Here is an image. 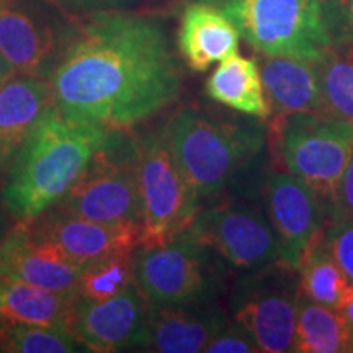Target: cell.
Masks as SVG:
<instances>
[{
  "mask_svg": "<svg viewBox=\"0 0 353 353\" xmlns=\"http://www.w3.org/2000/svg\"><path fill=\"white\" fill-rule=\"evenodd\" d=\"M205 90L213 101L247 117L259 120L272 117L257 61L241 56L239 52L221 61L206 81Z\"/></svg>",
  "mask_w": 353,
  "mask_h": 353,
  "instance_id": "cell-21",
  "label": "cell"
},
{
  "mask_svg": "<svg viewBox=\"0 0 353 353\" xmlns=\"http://www.w3.org/2000/svg\"><path fill=\"white\" fill-rule=\"evenodd\" d=\"M76 296L0 275V322H20L69 330Z\"/></svg>",
  "mask_w": 353,
  "mask_h": 353,
  "instance_id": "cell-20",
  "label": "cell"
},
{
  "mask_svg": "<svg viewBox=\"0 0 353 353\" xmlns=\"http://www.w3.org/2000/svg\"><path fill=\"white\" fill-rule=\"evenodd\" d=\"M229 268L188 229L134 250L136 286L149 304L216 303L229 286Z\"/></svg>",
  "mask_w": 353,
  "mask_h": 353,
  "instance_id": "cell-5",
  "label": "cell"
},
{
  "mask_svg": "<svg viewBox=\"0 0 353 353\" xmlns=\"http://www.w3.org/2000/svg\"><path fill=\"white\" fill-rule=\"evenodd\" d=\"M291 352L353 353V330L341 311L299 296Z\"/></svg>",
  "mask_w": 353,
  "mask_h": 353,
  "instance_id": "cell-22",
  "label": "cell"
},
{
  "mask_svg": "<svg viewBox=\"0 0 353 353\" xmlns=\"http://www.w3.org/2000/svg\"><path fill=\"white\" fill-rule=\"evenodd\" d=\"M260 121L228 120L183 108L165 123L176 164L201 203L214 201L262 172L268 128Z\"/></svg>",
  "mask_w": 353,
  "mask_h": 353,
  "instance_id": "cell-3",
  "label": "cell"
},
{
  "mask_svg": "<svg viewBox=\"0 0 353 353\" xmlns=\"http://www.w3.org/2000/svg\"><path fill=\"white\" fill-rule=\"evenodd\" d=\"M262 200L280 245V262L298 270L304 254L327 226V205L288 170L265 174Z\"/></svg>",
  "mask_w": 353,
  "mask_h": 353,
  "instance_id": "cell-12",
  "label": "cell"
},
{
  "mask_svg": "<svg viewBox=\"0 0 353 353\" xmlns=\"http://www.w3.org/2000/svg\"><path fill=\"white\" fill-rule=\"evenodd\" d=\"M0 275H2V260H0Z\"/></svg>",
  "mask_w": 353,
  "mask_h": 353,
  "instance_id": "cell-35",
  "label": "cell"
},
{
  "mask_svg": "<svg viewBox=\"0 0 353 353\" xmlns=\"http://www.w3.org/2000/svg\"><path fill=\"white\" fill-rule=\"evenodd\" d=\"M265 97L275 118L293 113H324L317 61L257 54Z\"/></svg>",
  "mask_w": 353,
  "mask_h": 353,
  "instance_id": "cell-18",
  "label": "cell"
},
{
  "mask_svg": "<svg viewBox=\"0 0 353 353\" xmlns=\"http://www.w3.org/2000/svg\"><path fill=\"white\" fill-rule=\"evenodd\" d=\"M64 12L72 17H85L90 13L105 10H123L128 8L134 0H50Z\"/></svg>",
  "mask_w": 353,
  "mask_h": 353,
  "instance_id": "cell-30",
  "label": "cell"
},
{
  "mask_svg": "<svg viewBox=\"0 0 353 353\" xmlns=\"http://www.w3.org/2000/svg\"><path fill=\"white\" fill-rule=\"evenodd\" d=\"M206 353H260L257 342L245 327L229 321L205 348Z\"/></svg>",
  "mask_w": 353,
  "mask_h": 353,
  "instance_id": "cell-28",
  "label": "cell"
},
{
  "mask_svg": "<svg viewBox=\"0 0 353 353\" xmlns=\"http://www.w3.org/2000/svg\"><path fill=\"white\" fill-rule=\"evenodd\" d=\"M51 107L50 81L15 74L0 88V174H7L43 113Z\"/></svg>",
  "mask_w": 353,
  "mask_h": 353,
  "instance_id": "cell-19",
  "label": "cell"
},
{
  "mask_svg": "<svg viewBox=\"0 0 353 353\" xmlns=\"http://www.w3.org/2000/svg\"><path fill=\"white\" fill-rule=\"evenodd\" d=\"M299 296L298 270L276 262L234 280L229 314L252 334L260 352H291Z\"/></svg>",
  "mask_w": 353,
  "mask_h": 353,
  "instance_id": "cell-10",
  "label": "cell"
},
{
  "mask_svg": "<svg viewBox=\"0 0 353 353\" xmlns=\"http://www.w3.org/2000/svg\"><path fill=\"white\" fill-rule=\"evenodd\" d=\"M298 276L303 296L337 311L352 286L350 280L330 255L324 241V232L304 254L298 268Z\"/></svg>",
  "mask_w": 353,
  "mask_h": 353,
  "instance_id": "cell-24",
  "label": "cell"
},
{
  "mask_svg": "<svg viewBox=\"0 0 353 353\" xmlns=\"http://www.w3.org/2000/svg\"><path fill=\"white\" fill-rule=\"evenodd\" d=\"M134 162L143 213V245L187 231L203 203L176 164L165 125L134 134Z\"/></svg>",
  "mask_w": 353,
  "mask_h": 353,
  "instance_id": "cell-7",
  "label": "cell"
},
{
  "mask_svg": "<svg viewBox=\"0 0 353 353\" xmlns=\"http://www.w3.org/2000/svg\"><path fill=\"white\" fill-rule=\"evenodd\" d=\"M136 285L134 252L113 254L83 267L77 296L107 299Z\"/></svg>",
  "mask_w": 353,
  "mask_h": 353,
  "instance_id": "cell-25",
  "label": "cell"
},
{
  "mask_svg": "<svg viewBox=\"0 0 353 353\" xmlns=\"http://www.w3.org/2000/svg\"><path fill=\"white\" fill-rule=\"evenodd\" d=\"M7 211L3 210L2 203H0V241H2V237L6 236L8 229H10V226H8V219H7Z\"/></svg>",
  "mask_w": 353,
  "mask_h": 353,
  "instance_id": "cell-34",
  "label": "cell"
},
{
  "mask_svg": "<svg viewBox=\"0 0 353 353\" xmlns=\"http://www.w3.org/2000/svg\"><path fill=\"white\" fill-rule=\"evenodd\" d=\"M263 56L319 61L343 32L339 0H214Z\"/></svg>",
  "mask_w": 353,
  "mask_h": 353,
  "instance_id": "cell-4",
  "label": "cell"
},
{
  "mask_svg": "<svg viewBox=\"0 0 353 353\" xmlns=\"http://www.w3.org/2000/svg\"><path fill=\"white\" fill-rule=\"evenodd\" d=\"M317 69L324 113L353 125V34L337 33L317 61Z\"/></svg>",
  "mask_w": 353,
  "mask_h": 353,
  "instance_id": "cell-23",
  "label": "cell"
},
{
  "mask_svg": "<svg viewBox=\"0 0 353 353\" xmlns=\"http://www.w3.org/2000/svg\"><path fill=\"white\" fill-rule=\"evenodd\" d=\"M241 33L214 0H193L183 8L179 28V51L195 72L239 51Z\"/></svg>",
  "mask_w": 353,
  "mask_h": 353,
  "instance_id": "cell-17",
  "label": "cell"
},
{
  "mask_svg": "<svg viewBox=\"0 0 353 353\" xmlns=\"http://www.w3.org/2000/svg\"><path fill=\"white\" fill-rule=\"evenodd\" d=\"M113 130L69 120L52 107L39 118L6 174L0 203L15 221H32L54 206Z\"/></svg>",
  "mask_w": 353,
  "mask_h": 353,
  "instance_id": "cell-2",
  "label": "cell"
},
{
  "mask_svg": "<svg viewBox=\"0 0 353 353\" xmlns=\"http://www.w3.org/2000/svg\"><path fill=\"white\" fill-rule=\"evenodd\" d=\"M327 219H353V156L348 161L332 200L327 205Z\"/></svg>",
  "mask_w": 353,
  "mask_h": 353,
  "instance_id": "cell-29",
  "label": "cell"
},
{
  "mask_svg": "<svg viewBox=\"0 0 353 353\" xmlns=\"http://www.w3.org/2000/svg\"><path fill=\"white\" fill-rule=\"evenodd\" d=\"M28 224L82 267L113 254L134 252L143 245V226L139 224L99 223L70 214L57 206H51Z\"/></svg>",
  "mask_w": 353,
  "mask_h": 353,
  "instance_id": "cell-14",
  "label": "cell"
},
{
  "mask_svg": "<svg viewBox=\"0 0 353 353\" xmlns=\"http://www.w3.org/2000/svg\"><path fill=\"white\" fill-rule=\"evenodd\" d=\"M79 342L68 329L0 322V353H72Z\"/></svg>",
  "mask_w": 353,
  "mask_h": 353,
  "instance_id": "cell-26",
  "label": "cell"
},
{
  "mask_svg": "<svg viewBox=\"0 0 353 353\" xmlns=\"http://www.w3.org/2000/svg\"><path fill=\"white\" fill-rule=\"evenodd\" d=\"M339 311H341L343 319L347 321V324L350 325V329L353 330V283L350 286V290H348L347 296H345V299H343L342 306Z\"/></svg>",
  "mask_w": 353,
  "mask_h": 353,
  "instance_id": "cell-32",
  "label": "cell"
},
{
  "mask_svg": "<svg viewBox=\"0 0 353 353\" xmlns=\"http://www.w3.org/2000/svg\"><path fill=\"white\" fill-rule=\"evenodd\" d=\"M342 30L353 34V0H339Z\"/></svg>",
  "mask_w": 353,
  "mask_h": 353,
  "instance_id": "cell-31",
  "label": "cell"
},
{
  "mask_svg": "<svg viewBox=\"0 0 353 353\" xmlns=\"http://www.w3.org/2000/svg\"><path fill=\"white\" fill-rule=\"evenodd\" d=\"M0 260L2 275L61 294H77L83 267L34 232L28 221H17L2 237Z\"/></svg>",
  "mask_w": 353,
  "mask_h": 353,
  "instance_id": "cell-15",
  "label": "cell"
},
{
  "mask_svg": "<svg viewBox=\"0 0 353 353\" xmlns=\"http://www.w3.org/2000/svg\"><path fill=\"white\" fill-rule=\"evenodd\" d=\"M50 85L69 120L130 131L176 101L182 70L164 25L123 8L79 17Z\"/></svg>",
  "mask_w": 353,
  "mask_h": 353,
  "instance_id": "cell-1",
  "label": "cell"
},
{
  "mask_svg": "<svg viewBox=\"0 0 353 353\" xmlns=\"http://www.w3.org/2000/svg\"><path fill=\"white\" fill-rule=\"evenodd\" d=\"M324 241L330 255L353 283V219L327 221Z\"/></svg>",
  "mask_w": 353,
  "mask_h": 353,
  "instance_id": "cell-27",
  "label": "cell"
},
{
  "mask_svg": "<svg viewBox=\"0 0 353 353\" xmlns=\"http://www.w3.org/2000/svg\"><path fill=\"white\" fill-rule=\"evenodd\" d=\"M265 174L237 185L201 208L188 231L237 272L280 262V245L262 200Z\"/></svg>",
  "mask_w": 353,
  "mask_h": 353,
  "instance_id": "cell-6",
  "label": "cell"
},
{
  "mask_svg": "<svg viewBox=\"0 0 353 353\" xmlns=\"http://www.w3.org/2000/svg\"><path fill=\"white\" fill-rule=\"evenodd\" d=\"M149 307L136 285L99 301L76 296L69 330L79 345L90 352L148 350Z\"/></svg>",
  "mask_w": 353,
  "mask_h": 353,
  "instance_id": "cell-13",
  "label": "cell"
},
{
  "mask_svg": "<svg viewBox=\"0 0 353 353\" xmlns=\"http://www.w3.org/2000/svg\"><path fill=\"white\" fill-rule=\"evenodd\" d=\"M229 317L216 303L151 304L148 350L161 353L205 352Z\"/></svg>",
  "mask_w": 353,
  "mask_h": 353,
  "instance_id": "cell-16",
  "label": "cell"
},
{
  "mask_svg": "<svg viewBox=\"0 0 353 353\" xmlns=\"http://www.w3.org/2000/svg\"><path fill=\"white\" fill-rule=\"evenodd\" d=\"M134 156V134L113 130L54 206L99 223L143 226Z\"/></svg>",
  "mask_w": 353,
  "mask_h": 353,
  "instance_id": "cell-8",
  "label": "cell"
},
{
  "mask_svg": "<svg viewBox=\"0 0 353 353\" xmlns=\"http://www.w3.org/2000/svg\"><path fill=\"white\" fill-rule=\"evenodd\" d=\"M15 76V69L12 68L10 63L7 61V57L3 56V52L0 51V88L3 87V83Z\"/></svg>",
  "mask_w": 353,
  "mask_h": 353,
  "instance_id": "cell-33",
  "label": "cell"
},
{
  "mask_svg": "<svg viewBox=\"0 0 353 353\" xmlns=\"http://www.w3.org/2000/svg\"><path fill=\"white\" fill-rule=\"evenodd\" d=\"M76 23L50 0H0V51L15 74L50 81Z\"/></svg>",
  "mask_w": 353,
  "mask_h": 353,
  "instance_id": "cell-11",
  "label": "cell"
},
{
  "mask_svg": "<svg viewBox=\"0 0 353 353\" xmlns=\"http://www.w3.org/2000/svg\"><path fill=\"white\" fill-rule=\"evenodd\" d=\"M272 132L285 169L329 205L353 156L352 123L327 113H293L273 118Z\"/></svg>",
  "mask_w": 353,
  "mask_h": 353,
  "instance_id": "cell-9",
  "label": "cell"
}]
</instances>
